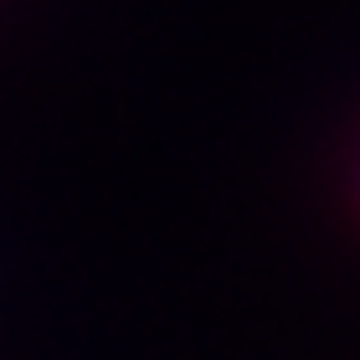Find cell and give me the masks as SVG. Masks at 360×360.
<instances>
[]
</instances>
